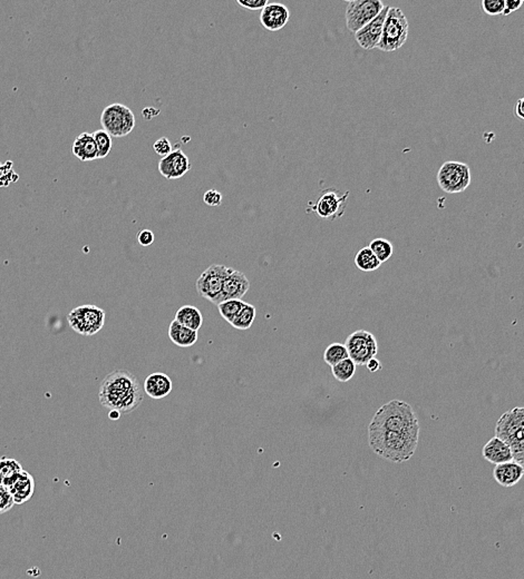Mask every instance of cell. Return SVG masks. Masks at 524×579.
Here are the masks:
<instances>
[{
  "mask_svg": "<svg viewBox=\"0 0 524 579\" xmlns=\"http://www.w3.org/2000/svg\"><path fill=\"white\" fill-rule=\"evenodd\" d=\"M99 400L110 412L132 414L144 400L143 388L133 374L124 369H116L103 379L99 386Z\"/></svg>",
  "mask_w": 524,
  "mask_h": 579,
  "instance_id": "obj_1",
  "label": "cell"
},
{
  "mask_svg": "<svg viewBox=\"0 0 524 579\" xmlns=\"http://www.w3.org/2000/svg\"><path fill=\"white\" fill-rule=\"evenodd\" d=\"M420 431H391L368 427L369 446L382 459L395 464L408 462L418 449Z\"/></svg>",
  "mask_w": 524,
  "mask_h": 579,
  "instance_id": "obj_2",
  "label": "cell"
},
{
  "mask_svg": "<svg viewBox=\"0 0 524 579\" xmlns=\"http://www.w3.org/2000/svg\"><path fill=\"white\" fill-rule=\"evenodd\" d=\"M368 427L401 433L420 431L414 408L401 400H392L382 405L373 416Z\"/></svg>",
  "mask_w": 524,
  "mask_h": 579,
  "instance_id": "obj_3",
  "label": "cell"
},
{
  "mask_svg": "<svg viewBox=\"0 0 524 579\" xmlns=\"http://www.w3.org/2000/svg\"><path fill=\"white\" fill-rule=\"evenodd\" d=\"M495 435L508 443L514 462L524 464V407L504 412L495 425Z\"/></svg>",
  "mask_w": 524,
  "mask_h": 579,
  "instance_id": "obj_4",
  "label": "cell"
},
{
  "mask_svg": "<svg viewBox=\"0 0 524 579\" xmlns=\"http://www.w3.org/2000/svg\"><path fill=\"white\" fill-rule=\"evenodd\" d=\"M408 32V20L403 11L397 7H389L378 49L386 53L399 51L406 42Z\"/></svg>",
  "mask_w": 524,
  "mask_h": 579,
  "instance_id": "obj_5",
  "label": "cell"
},
{
  "mask_svg": "<svg viewBox=\"0 0 524 579\" xmlns=\"http://www.w3.org/2000/svg\"><path fill=\"white\" fill-rule=\"evenodd\" d=\"M106 320L104 310L95 305H80L67 314L72 330L84 336H93L102 330Z\"/></svg>",
  "mask_w": 524,
  "mask_h": 579,
  "instance_id": "obj_6",
  "label": "cell"
},
{
  "mask_svg": "<svg viewBox=\"0 0 524 579\" xmlns=\"http://www.w3.org/2000/svg\"><path fill=\"white\" fill-rule=\"evenodd\" d=\"M103 129L113 137H125L135 127V116L131 108L116 103L105 107L101 115Z\"/></svg>",
  "mask_w": 524,
  "mask_h": 579,
  "instance_id": "obj_7",
  "label": "cell"
},
{
  "mask_svg": "<svg viewBox=\"0 0 524 579\" xmlns=\"http://www.w3.org/2000/svg\"><path fill=\"white\" fill-rule=\"evenodd\" d=\"M437 183L442 191L449 194H458L471 184V170L468 164L456 160H447L439 167Z\"/></svg>",
  "mask_w": 524,
  "mask_h": 579,
  "instance_id": "obj_8",
  "label": "cell"
},
{
  "mask_svg": "<svg viewBox=\"0 0 524 579\" xmlns=\"http://www.w3.org/2000/svg\"><path fill=\"white\" fill-rule=\"evenodd\" d=\"M233 269L221 265H212L206 267L196 280V288L199 295L202 296L213 305L221 302L223 284Z\"/></svg>",
  "mask_w": 524,
  "mask_h": 579,
  "instance_id": "obj_9",
  "label": "cell"
},
{
  "mask_svg": "<svg viewBox=\"0 0 524 579\" xmlns=\"http://www.w3.org/2000/svg\"><path fill=\"white\" fill-rule=\"evenodd\" d=\"M385 8L380 0H351L346 8V26L351 32L364 28Z\"/></svg>",
  "mask_w": 524,
  "mask_h": 579,
  "instance_id": "obj_10",
  "label": "cell"
},
{
  "mask_svg": "<svg viewBox=\"0 0 524 579\" xmlns=\"http://www.w3.org/2000/svg\"><path fill=\"white\" fill-rule=\"evenodd\" d=\"M345 345L349 358L356 366H366V363L378 353V339L366 330H357L348 336Z\"/></svg>",
  "mask_w": 524,
  "mask_h": 579,
  "instance_id": "obj_11",
  "label": "cell"
},
{
  "mask_svg": "<svg viewBox=\"0 0 524 579\" xmlns=\"http://www.w3.org/2000/svg\"><path fill=\"white\" fill-rule=\"evenodd\" d=\"M348 196L349 192L340 194L335 189H327L323 191L320 198L316 201L315 203H309L307 212H313L321 219L335 221L345 213Z\"/></svg>",
  "mask_w": 524,
  "mask_h": 579,
  "instance_id": "obj_12",
  "label": "cell"
},
{
  "mask_svg": "<svg viewBox=\"0 0 524 579\" xmlns=\"http://www.w3.org/2000/svg\"><path fill=\"white\" fill-rule=\"evenodd\" d=\"M191 167L190 160L180 148L172 151L158 162V172L166 179H181L190 171Z\"/></svg>",
  "mask_w": 524,
  "mask_h": 579,
  "instance_id": "obj_13",
  "label": "cell"
},
{
  "mask_svg": "<svg viewBox=\"0 0 524 579\" xmlns=\"http://www.w3.org/2000/svg\"><path fill=\"white\" fill-rule=\"evenodd\" d=\"M389 7L385 6V8L378 15L373 22L361 28L356 32L355 39L361 49L370 51V49H378L382 39V30H384V23H385L386 15H387Z\"/></svg>",
  "mask_w": 524,
  "mask_h": 579,
  "instance_id": "obj_14",
  "label": "cell"
},
{
  "mask_svg": "<svg viewBox=\"0 0 524 579\" xmlns=\"http://www.w3.org/2000/svg\"><path fill=\"white\" fill-rule=\"evenodd\" d=\"M290 11L284 4L269 3L260 13V24L269 32H278L289 23Z\"/></svg>",
  "mask_w": 524,
  "mask_h": 579,
  "instance_id": "obj_15",
  "label": "cell"
},
{
  "mask_svg": "<svg viewBox=\"0 0 524 579\" xmlns=\"http://www.w3.org/2000/svg\"><path fill=\"white\" fill-rule=\"evenodd\" d=\"M35 488V479L25 470L20 471L19 475L15 478V481L7 487L11 496H13L15 504H23L25 502H30L32 497L34 496Z\"/></svg>",
  "mask_w": 524,
  "mask_h": 579,
  "instance_id": "obj_16",
  "label": "cell"
},
{
  "mask_svg": "<svg viewBox=\"0 0 524 579\" xmlns=\"http://www.w3.org/2000/svg\"><path fill=\"white\" fill-rule=\"evenodd\" d=\"M249 288L250 281L246 274L240 271L233 270L223 284L221 302L227 300H242L247 292L249 291Z\"/></svg>",
  "mask_w": 524,
  "mask_h": 579,
  "instance_id": "obj_17",
  "label": "cell"
},
{
  "mask_svg": "<svg viewBox=\"0 0 524 579\" xmlns=\"http://www.w3.org/2000/svg\"><path fill=\"white\" fill-rule=\"evenodd\" d=\"M482 456L489 464H495V466L513 462L511 448L509 447L508 443H504L497 435L485 443L482 450Z\"/></svg>",
  "mask_w": 524,
  "mask_h": 579,
  "instance_id": "obj_18",
  "label": "cell"
},
{
  "mask_svg": "<svg viewBox=\"0 0 524 579\" xmlns=\"http://www.w3.org/2000/svg\"><path fill=\"white\" fill-rule=\"evenodd\" d=\"M524 476L523 464L516 462H506V464L495 466L493 470V478L500 486L510 488L519 483Z\"/></svg>",
  "mask_w": 524,
  "mask_h": 579,
  "instance_id": "obj_19",
  "label": "cell"
},
{
  "mask_svg": "<svg viewBox=\"0 0 524 579\" xmlns=\"http://www.w3.org/2000/svg\"><path fill=\"white\" fill-rule=\"evenodd\" d=\"M143 388L150 398L158 400L166 398L172 393L173 382L168 374L156 372L147 376Z\"/></svg>",
  "mask_w": 524,
  "mask_h": 579,
  "instance_id": "obj_20",
  "label": "cell"
},
{
  "mask_svg": "<svg viewBox=\"0 0 524 579\" xmlns=\"http://www.w3.org/2000/svg\"><path fill=\"white\" fill-rule=\"evenodd\" d=\"M72 153L82 162L97 160L96 143L93 135L89 133L80 134L73 143Z\"/></svg>",
  "mask_w": 524,
  "mask_h": 579,
  "instance_id": "obj_21",
  "label": "cell"
},
{
  "mask_svg": "<svg viewBox=\"0 0 524 579\" xmlns=\"http://www.w3.org/2000/svg\"><path fill=\"white\" fill-rule=\"evenodd\" d=\"M169 338L174 345L180 348H189L196 345L198 341V332L180 324L173 320L170 323Z\"/></svg>",
  "mask_w": 524,
  "mask_h": 579,
  "instance_id": "obj_22",
  "label": "cell"
},
{
  "mask_svg": "<svg viewBox=\"0 0 524 579\" xmlns=\"http://www.w3.org/2000/svg\"><path fill=\"white\" fill-rule=\"evenodd\" d=\"M174 320L191 329L193 331L198 332L204 324V315L198 307H193V305H185L177 310Z\"/></svg>",
  "mask_w": 524,
  "mask_h": 579,
  "instance_id": "obj_23",
  "label": "cell"
},
{
  "mask_svg": "<svg viewBox=\"0 0 524 579\" xmlns=\"http://www.w3.org/2000/svg\"><path fill=\"white\" fill-rule=\"evenodd\" d=\"M23 470L24 469L20 462L7 458V457H1L0 458V485L7 488Z\"/></svg>",
  "mask_w": 524,
  "mask_h": 579,
  "instance_id": "obj_24",
  "label": "cell"
},
{
  "mask_svg": "<svg viewBox=\"0 0 524 579\" xmlns=\"http://www.w3.org/2000/svg\"><path fill=\"white\" fill-rule=\"evenodd\" d=\"M355 265L363 272H373V271L378 270L382 263L378 261L372 250L366 246V248H361L356 254Z\"/></svg>",
  "mask_w": 524,
  "mask_h": 579,
  "instance_id": "obj_25",
  "label": "cell"
},
{
  "mask_svg": "<svg viewBox=\"0 0 524 579\" xmlns=\"http://www.w3.org/2000/svg\"><path fill=\"white\" fill-rule=\"evenodd\" d=\"M256 314H257L256 307L250 305V303H246V302H244V307L241 309L239 314L237 315L235 321L231 323V326H232L233 328L238 329V330H248V329L251 328L252 323H254V319H256Z\"/></svg>",
  "mask_w": 524,
  "mask_h": 579,
  "instance_id": "obj_26",
  "label": "cell"
},
{
  "mask_svg": "<svg viewBox=\"0 0 524 579\" xmlns=\"http://www.w3.org/2000/svg\"><path fill=\"white\" fill-rule=\"evenodd\" d=\"M332 374L335 379L346 383L355 376L356 363L351 358L340 361L336 366L332 367Z\"/></svg>",
  "mask_w": 524,
  "mask_h": 579,
  "instance_id": "obj_27",
  "label": "cell"
},
{
  "mask_svg": "<svg viewBox=\"0 0 524 579\" xmlns=\"http://www.w3.org/2000/svg\"><path fill=\"white\" fill-rule=\"evenodd\" d=\"M348 358H349V355H348L347 348L342 343H332L325 350L324 360L328 366H330V368L336 366L340 361Z\"/></svg>",
  "mask_w": 524,
  "mask_h": 579,
  "instance_id": "obj_28",
  "label": "cell"
},
{
  "mask_svg": "<svg viewBox=\"0 0 524 579\" xmlns=\"http://www.w3.org/2000/svg\"><path fill=\"white\" fill-rule=\"evenodd\" d=\"M368 248L372 250L380 263L388 261L394 253L393 244L386 238H375L369 243Z\"/></svg>",
  "mask_w": 524,
  "mask_h": 579,
  "instance_id": "obj_29",
  "label": "cell"
},
{
  "mask_svg": "<svg viewBox=\"0 0 524 579\" xmlns=\"http://www.w3.org/2000/svg\"><path fill=\"white\" fill-rule=\"evenodd\" d=\"M244 305V302L242 300H227V301L219 303L218 310L221 317L231 324L237 318V315L239 314Z\"/></svg>",
  "mask_w": 524,
  "mask_h": 579,
  "instance_id": "obj_30",
  "label": "cell"
},
{
  "mask_svg": "<svg viewBox=\"0 0 524 579\" xmlns=\"http://www.w3.org/2000/svg\"><path fill=\"white\" fill-rule=\"evenodd\" d=\"M92 135H93L95 143H96L97 158L101 160V158H107L110 155L111 150H112V136L104 129L95 131Z\"/></svg>",
  "mask_w": 524,
  "mask_h": 579,
  "instance_id": "obj_31",
  "label": "cell"
},
{
  "mask_svg": "<svg viewBox=\"0 0 524 579\" xmlns=\"http://www.w3.org/2000/svg\"><path fill=\"white\" fill-rule=\"evenodd\" d=\"M482 8L489 16H499L506 8V0H483Z\"/></svg>",
  "mask_w": 524,
  "mask_h": 579,
  "instance_id": "obj_32",
  "label": "cell"
},
{
  "mask_svg": "<svg viewBox=\"0 0 524 579\" xmlns=\"http://www.w3.org/2000/svg\"><path fill=\"white\" fill-rule=\"evenodd\" d=\"M13 506H15V502L8 489L0 485V515L9 511Z\"/></svg>",
  "mask_w": 524,
  "mask_h": 579,
  "instance_id": "obj_33",
  "label": "cell"
},
{
  "mask_svg": "<svg viewBox=\"0 0 524 579\" xmlns=\"http://www.w3.org/2000/svg\"><path fill=\"white\" fill-rule=\"evenodd\" d=\"M153 150H154L156 154L164 158V156L169 155L170 153L173 151V147H172L171 142H170L169 139H166V137H161V139H158V141H156V143L153 144Z\"/></svg>",
  "mask_w": 524,
  "mask_h": 579,
  "instance_id": "obj_34",
  "label": "cell"
},
{
  "mask_svg": "<svg viewBox=\"0 0 524 579\" xmlns=\"http://www.w3.org/2000/svg\"><path fill=\"white\" fill-rule=\"evenodd\" d=\"M204 201L206 205L212 206V208L220 206L223 203V194L216 190L206 191L204 195Z\"/></svg>",
  "mask_w": 524,
  "mask_h": 579,
  "instance_id": "obj_35",
  "label": "cell"
},
{
  "mask_svg": "<svg viewBox=\"0 0 524 579\" xmlns=\"http://www.w3.org/2000/svg\"><path fill=\"white\" fill-rule=\"evenodd\" d=\"M237 4L249 11H262L269 4L268 0H237Z\"/></svg>",
  "mask_w": 524,
  "mask_h": 579,
  "instance_id": "obj_36",
  "label": "cell"
},
{
  "mask_svg": "<svg viewBox=\"0 0 524 579\" xmlns=\"http://www.w3.org/2000/svg\"><path fill=\"white\" fill-rule=\"evenodd\" d=\"M154 240H156V236L151 230H142L137 234V242H139V246H152L154 243Z\"/></svg>",
  "mask_w": 524,
  "mask_h": 579,
  "instance_id": "obj_37",
  "label": "cell"
},
{
  "mask_svg": "<svg viewBox=\"0 0 524 579\" xmlns=\"http://www.w3.org/2000/svg\"><path fill=\"white\" fill-rule=\"evenodd\" d=\"M522 5H523V0H506V8L503 11V15L508 16L510 13L519 11Z\"/></svg>",
  "mask_w": 524,
  "mask_h": 579,
  "instance_id": "obj_38",
  "label": "cell"
},
{
  "mask_svg": "<svg viewBox=\"0 0 524 579\" xmlns=\"http://www.w3.org/2000/svg\"><path fill=\"white\" fill-rule=\"evenodd\" d=\"M366 368L369 372L375 374V372H378L380 370H382V366L378 358H373L366 363Z\"/></svg>",
  "mask_w": 524,
  "mask_h": 579,
  "instance_id": "obj_39",
  "label": "cell"
},
{
  "mask_svg": "<svg viewBox=\"0 0 524 579\" xmlns=\"http://www.w3.org/2000/svg\"><path fill=\"white\" fill-rule=\"evenodd\" d=\"M514 114L516 117L524 120V97L518 99L516 106H514Z\"/></svg>",
  "mask_w": 524,
  "mask_h": 579,
  "instance_id": "obj_40",
  "label": "cell"
},
{
  "mask_svg": "<svg viewBox=\"0 0 524 579\" xmlns=\"http://www.w3.org/2000/svg\"><path fill=\"white\" fill-rule=\"evenodd\" d=\"M108 416H110L111 420H118L120 419V414L118 412L112 410V412H110V414H108Z\"/></svg>",
  "mask_w": 524,
  "mask_h": 579,
  "instance_id": "obj_41",
  "label": "cell"
}]
</instances>
